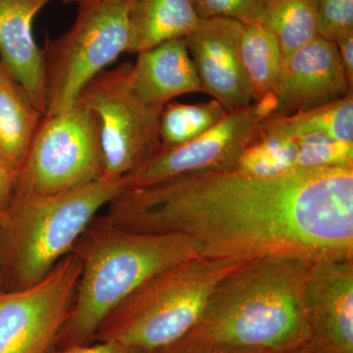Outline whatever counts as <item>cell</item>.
<instances>
[{
    "label": "cell",
    "mask_w": 353,
    "mask_h": 353,
    "mask_svg": "<svg viewBox=\"0 0 353 353\" xmlns=\"http://www.w3.org/2000/svg\"><path fill=\"white\" fill-rule=\"evenodd\" d=\"M97 219L130 231L180 234L201 256L353 257V166L263 176L202 172L126 189Z\"/></svg>",
    "instance_id": "cell-1"
},
{
    "label": "cell",
    "mask_w": 353,
    "mask_h": 353,
    "mask_svg": "<svg viewBox=\"0 0 353 353\" xmlns=\"http://www.w3.org/2000/svg\"><path fill=\"white\" fill-rule=\"evenodd\" d=\"M314 262L285 254L246 260L218 283L187 336L275 353L304 345V294Z\"/></svg>",
    "instance_id": "cell-2"
},
{
    "label": "cell",
    "mask_w": 353,
    "mask_h": 353,
    "mask_svg": "<svg viewBox=\"0 0 353 353\" xmlns=\"http://www.w3.org/2000/svg\"><path fill=\"white\" fill-rule=\"evenodd\" d=\"M73 252L81 274L71 312L54 347L85 345L108 315L150 279L201 256L199 243L180 234H148L105 224L95 218Z\"/></svg>",
    "instance_id": "cell-3"
},
{
    "label": "cell",
    "mask_w": 353,
    "mask_h": 353,
    "mask_svg": "<svg viewBox=\"0 0 353 353\" xmlns=\"http://www.w3.org/2000/svg\"><path fill=\"white\" fill-rule=\"evenodd\" d=\"M128 188L103 175L77 189L46 196H13L0 211V266L6 290L31 287L73 252L97 213Z\"/></svg>",
    "instance_id": "cell-4"
},
{
    "label": "cell",
    "mask_w": 353,
    "mask_h": 353,
    "mask_svg": "<svg viewBox=\"0 0 353 353\" xmlns=\"http://www.w3.org/2000/svg\"><path fill=\"white\" fill-rule=\"evenodd\" d=\"M246 260L196 256L160 272L119 304L94 341L154 352L196 327L216 285Z\"/></svg>",
    "instance_id": "cell-5"
},
{
    "label": "cell",
    "mask_w": 353,
    "mask_h": 353,
    "mask_svg": "<svg viewBox=\"0 0 353 353\" xmlns=\"http://www.w3.org/2000/svg\"><path fill=\"white\" fill-rule=\"evenodd\" d=\"M130 3L104 0L83 4L68 31L46 39L41 50L44 116L75 105L88 83L128 52Z\"/></svg>",
    "instance_id": "cell-6"
},
{
    "label": "cell",
    "mask_w": 353,
    "mask_h": 353,
    "mask_svg": "<svg viewBox=\"0 0 353 353\" xmlns=\"http://www.w3.org/2000/svg\"><path fill=\"white\" fill-rule=\"evenodd\" d=\"M104 175L99 121L77 101L43 116L16 176L14 196H46L77 189Z\"/></svg>",
    "instance_id": "cell-7"
},
{
    "label": "cell",
    "mask_w": 353,
    "mask_h": 353,
    "mask_svg": "<svg viewBox=\"0 0 353 353\" xmlns=\"http://www.w3.org/2000/svg\"><path fill=\"white\" fill-rule=\"evenodd\" d=\"M132 63L104 70L83 88L78 101L97 116L104 175L127 178L159 150L163 108L139 99L130 83Z\"/></svg>",
    "instance_id": "cell-8"
},
{
    "label": "cell",
    "mask_w": 353,
    "mask_h": 353,
    "mask_svg": "<svg viewBox=\"0 0 353 353\" xmlns=\"http://www.w3.org/2000/svg\"><path fill=\"white\" fill-rule=\"evenodd\" d=\"M81 261L72 252L39 282L0 292V353H48L68 319Z\"/></svg>",
    "instance_id": "cell-9"
},
{
    "label": "cell",
    "mask_w": 353,
    "mask_h": 353,
    "mask_svg": "<svg viewBox=\"0 0 353 353\" xmlns=\"http://www.w3.org/2000/svg\"><path fill=\"white\" fill-rule=\"evenodd\" d=\"M271 118V108L262 102H253L245 108L227 112L217 125L196 139L170 148L162 145L128 179L127 189L146 187L190 174L232 170L245 146Z\"/></svg>",
    "instance_id": "cell-10"
},
{
    "label": "cell",
    "mask_w": 353,
    "mask_h": 353,
    "mask_svg": "<svg viewBox=\"0 0 353 353\" xmlns=\"http://www.w3.org/2000/svg\"><path fill=\"white\" fill-rule=\"evenodd\" d=\"M304 309L311 352L353 353V257L313 263Z\"/></svg>",
    "instance_id": "cell-11"
},
{
    "label": "cell",
    "mask_w": 353,
    "mask_h": 353,
    "mask_svg": "<svg viewBox=\"0 0 353 353\" xmlns=\"http://www.w3.org/2000/svg\"><path fill=\"white\" fill-rule=\"evenodd\" d=\"M243 24L232 19H201L185 38L205 94L228 112L253 103L250 83L241 63Z\"/></svg>",
    "instance_id": "cell-12"
},
{
    "label": "cell",
    "mask_w": 353,
    "mask_h": 353,
    "mask_svg": "<svg viewBox=\"0 0 353 353\" xmlns=\"http://www.w3.org/2000/svg\"><path fill=\"white\" fill-rule=\"evenodd\" d=\"M353 92L333 41L316 37L283 60L275 94V117H288L338 101Z\"/></svg>",
    "instance_id": "cell-13"
},
{
    "label": "cell",
    "mask_w": 353,
    "mask_h": 353,
    "mask_svg": "<svg viewBox=\"0 0 353 353\" xmlns=\"http://www.w3.org/2000/svg\"><path fill=\"white\" fill-rule=\"evenodd\" d=\"M53 0H0V64L18 81L36 108L46 115L43 53L32 25Z\"/></svg>",
    "instance_id": "cell-14"
},
{
    "label": "cell",
    "mask_w": 353,
    "mask_h": 353,
    "mask_svg": "<svg viewBox=\"0 0 353 353\" xmlns=\"http://www.w3.org/2000/svg\"><path fill=\"white\" fill-rule=\"evenodd\" d=\"M137 55L130 83L145 103L163 108L180 95L204 92L185 39L165 41Z\"/></svg>",
    "instance_id": "cell-15"
},
{
    "label": "cell",
    "mask_w": 353,
    "mask_h": 353,
    "mask_svg": "<svg viewBox=\"0 0 353 353\" xmlns=\"http://www.w3.org/2000/svg\"><path fill=\"white\" fill-rule=\"evenodd\" d=\"M127 53L141 52L175 39H185L201 18L192 0H130Z\"/></svg>",
    "instance_id": "cell-16"
},
{
    "label": "cell",
    "mask_w": 353,
    "mask_h": 353,
    "mask_svg": "<svg viewBox=\"0 0 353 353\" xmlns=\"http://www.w3.org/2000/svg\"><path fill=\"white\" fill-rule=\"evenodd\" d=\"M43 114L0 64V157L17 176Z\"/></svg>",
    "instance_id": "cell-17"
},
{
    "label": "cell",
    "mask_w": 353,
    "mask_h": 353,
    "mask_svg": "<svg viewBox=\"0 0 353 353\" xmlns=\"http://www.w3.org/2000/svg\"><path fill=\"white\" fill-rule=\"evenodd\" d=\"M240 54L252 88L253 102H275L283 57L273 32L259 22L243 24Z\"/></svg>",
    "instance_id": "cell-18"
},
{
    "label": "cell",
    "mask_w": 353,
    "mask_h": 353,
    "mask_svg": "<svg viewBox=\"0 0 353 353\" xmlns=\"http://www.w3.org/2000/svg\"><path fill=\"white\" fill-rule=\"evenodd\" d=\"M296 137L285 134L267 120L245 146L232 170L273 176L299 170Z\"/></svg>",
    "instance_id": "cell-19"
},
{
    "label": "cell",
    "mask_w": 353,
    "mask_h": 353,
    "mask_svg": "<svg viewBox=\"0 0 353 353\" xmlns=\"http://www.w3.org/2000/svg\"><path fill=\"white\" fill-rule=\"evenodd\" d=\"M318 0H268L259 21L278 39L283 60L318 37Z\"/></svg>",
    "instance_id": "cell-20"
},
{
    "label": "cell",
    "mask_w": 353,
    "mask_h": 353,
    "mask_svg": "<svg viewBox=\"0 0 353 353\" xmlns=\"http://www.w3.org/2000/svg\"><path fill=\"white\" fill-rule=\"evenodd\" d=\"M269 122L290 136L321 134L353 143V92L319 108L288 117L271 118Z\"/></svg>",
    "instance_id": "cell-21"
},
{
    "label": "cell",
    "mask_w": 353,
    "mask_h": 353,
    "mask_svg": "<svg viewBox=\"0 0 353 353\" xmlns=\"http://www.w3.org/2000/svg\"><path fill=\"white\" fill-rule=\"evenodd\" d=\"M227 112L215 99L196 104L169 102L160 116L161 145L170 148L192 141L217 125Z\"/></svg>",
    "instance_id": "cell-22"
},
{
    "label": "cell",
    "mask_w": 353,
    "mask_h": 353,
    "mask_svg": "<svg viewBox=\"0 0 353 353\" xmlns=\"http://www.w3.org/2000/svg\"><path fill=\"white\" fill-rule=\"evenodd\" d=\"M296 137L299 170L353 166V143H343L321 134Z\"/></svg>",
    "instance_id": "cell-23"
},
{
    "label": "cell",
    "mask_w": 353,
    "mask_h": 353,
    "mask_svg": "<svg viewBox=\"0 0 353 353\" xmlns=\"http://www.w3.org/2000/svg\"><path fill=\"white\" fill-rule=\"evenodd\" d=\"M268 0H192L201 19L224 18L241 24L259 22Z\"/></svg>",
    "instance_id": "cell-24"
},
{
    "label": "cell",
    "mask_w": 353,
    "mask_h": 353,
    "mask_svg": "<svg viewBox=\"0 0 353 353\" xmlns=\"http://www.w3.org/2000/svg\"><path fill=\"white\" fill-rule=\"evenodd\" d=\"M317 31L333 43L353 32V0H318Z\"/></svg>",
    "instance_id": "cell-25"
},
{
    "label": "cell",
    "mask_w": 353,
    "mask_h": 353,
    "mask_svg": "<svg viewBox=\"0 0 353 353\" xmlns=\"http://www.w3.org/2000/svg\"><path fill=\"white\" fill-rule=\"evenodd\" d=\"M152 353H275L268 350L238 347L218 341L183 336Z\"/></svg>",
    "instance_id": "cell-26"
},
{
    "label": "cell",
    "mask_w": 353,
    "mask_h": 353,
    "mask_svg": "<svg viewBox=\"0 0 353 353\" xmlns=\"http://www.w3.org/2000/svg\"><path fill=\"white\" fill-rule=\"evenodd\" d=\"M48 353H152L117 341H92L85 345L53 347Z\"/></svg>",
    "instance_id": "cell-27"
},
{
    "label": "cell",
    "mask_w": 353,
    "mask_h": 353,
    "mask_svg": "<svg viewBox=\"0 0 353 353\" xmlns=\"http://www.w3.org/2000/svg\"><path fill=\"white\" fill-rule=\"evenodd\" d=\"M334 43L348 85L353 90V32L341 37Z\"/></svg>",
    "instance_id": "cell-28"
},
{
    "label": "cell",
    "mask_w": 353,
    "mask_h": 353,
    "mask_svg": "<svg viewBox=\"0 0 353 353\" xmlns=\"http://www.w3.org/2000/svg\"><path fill=\"white\" fill-rule=\"evenodd\" d=\"M16 174L0 157V211L8 205L15 192Z\"/></svg>",
    "instance_id": "cell-29"
},
{
    "label": "cell",
    "mask_w": 353,
    "mask_h": 353,
    "mask_svg": "<svg viewBox=\"0 0 353 353\" xmlns=\"http://www.w3.org/2000/svg\"><path fill=\"white\" fill-rule=\"evenodd\" d=\"M279 353H314L311 352L310 350L305 345H301L299 347L290 348V350H285V352Z\"/></svg>",
    "instance_id": "cell-30"
},
{
    "label": "cell",
    "mask_w": 353,
    "mask_h": 353,
    "mask_svg": "<svg viewBox=\"0 0 353 353\" xmlns=\"http://www.w3.org/2000/svg\"><path fill=\"white\" fill-rule=\"evenodd\" d=\"M66 3H75L78 6H83V4L92 3V2L104 1V0H63Z\"/></svg>",
    "instance_id": "cell-31"
},
{
    "label": "cell",
    "mask_w": 353,
    "mask_h": 353,
    "mask_svg": "<svg viewBox=\"0 0 353 353\" xmlns=\"http://www.w3.org/2000/svg\"><path fill=\"white\" fill-rule=\"evenodd\" d=\"M3 290H6V287H4L3 275H2L1 266H0V292Z\"/></svg>",
    "instance_id": "cell-32"
}]
</instances>
